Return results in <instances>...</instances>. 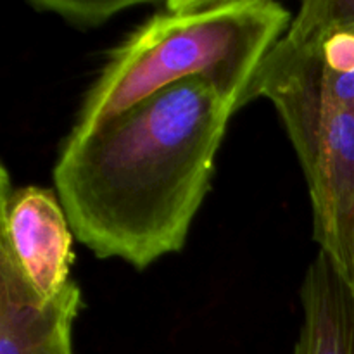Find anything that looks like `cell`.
<instances>
[{
  "label": "cell",
  "mask_w": 354,
  "mask_h": 354,
  "mask_svg": "<svg viewBox=\"0 0 354 354\" xmlns=\"http://www.w3.org/2000/svg\"><path fill=\"white\" fill-rule=\"evenodd\" d=\"M82 308L75 280L44 301L0 248V354H75L73 327Z\"/></svg>",
  "instance_id": "277c9868"
},
{
  "label": "cell",
  "mask_w": 354,
  "mask_h": 354,
  "mask_svg": "<svg viewBox=\"0 0 354 354\" xmlns=\"http://www.w3.org/2000/svg\"><path fill=\"white\" fill-rule=\"evenodd\" d=\"M235 113L216 86L192 78L69 131L52 178L76 241L138 272L182 251Z\"/></svg>",
  "instance_id": "6da1fadb"
},
{
  "label": "cell",
  "mask_w": 354,
  "mask_h": 354,
  "mask_svg": "<svg viewBox=\"0 0 354 354\" xmlns=\"http://www.w3.org/2000/svg\"><path fill=\"white\" fill-rule=\"evenodd\" d=\"M303 325L292 354H354V289L318 251L301 286Z\"/></svg>",
  "instance_id": "5b68a950"
},
{
  "label": "cell",
  "mask_w": 354,
  "mask_h": 354,
  "mask_svg": "<svg viewBox=\"0 0 354 354\" xmlns=\"http://www.w3.org/2000/svg\"><path fill=\"white\" fill-rule=\"evenodd\" d=\"M353 289H354V287H353Z\"/></svg>",
  "instance_id": "52a82bcc"
},
{
  "label": "cell",
  "mask_w": 354,
  "mask_h": 354,
  "mask_svg": "<svg viewBox=\"0 0 354 354\" xmlns=\"http://www.w3.org/2000/svg\"><path fill=\"white\" fill-rule=\"evenodd\" d=\"M31 7L38 12L55 14L69 26L78 30L100 28L130 9L144 6H159L161 2H137V0H30Z\"/></svg>",
  "instance_id": "8992f818"
},
{
  "label": "cell",
  "mask_w": 354,
  "mask_h": 354,
  "mask_svg": "<svg viewBox=\"0 0 354 354\" xmlns=\"http://www.w3.org/2000/svg\"><path fill=\"white\" fill-rule=\"evenodd\" d=\"M73 234L55 190L14 187L0 169V248L9 252L26 282L44 301L54 299L71 279Z\"/></svg>",
  "instance_id": "3957f363"
},
{
  "label": "cell",
  "mask_w": 354,
  "mask_h": 354,
  "mask_svg": "<svg viewBox=\"0 0 354 354\" xmlns=\"http://www.w3.org/2000/svg\"><path fill=\"white\" fill-rule=\"evenodd\" d=\"M292 14L273 0H168L107 55L86 90L73 133L124 113L154 93L192 78L216 86L235 109Z\"/></svg>",
  "instance_id": "7a4b0ae2"
}]
</instances>
